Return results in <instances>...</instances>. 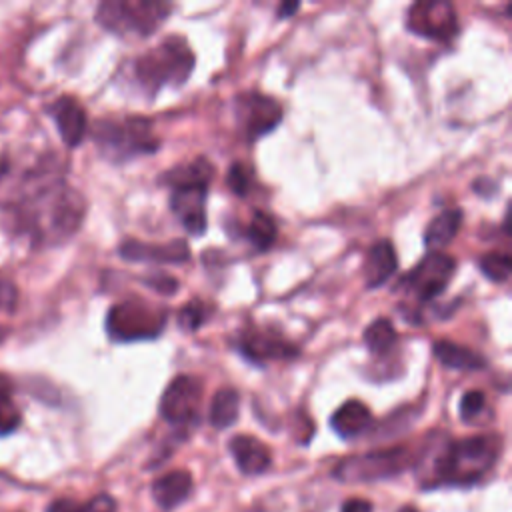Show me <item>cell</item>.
<instances>
[{"instance_id": "cell-1", "label": "cell", "mask_w": 512, "mask_h": 512, "mask_svg": "<svg viewBox=\"0 0 512 512\" xmlns=\"http://www.w3.org/2000/svg\"><path fill=\"white\" fill-rule=\"evenodd\" d=\"M86 214L84 196L62 180H52L28 194L20 206V228L36 246L70 240Z\"/></svg>"}, {"instance_id": "cell-2", "label": "cell", "mask_w": 512, "mask_h": 512, "mask_svg": "<svg viewBox=\"0 0 512 512\" xmlns=\"http://www.w3.org/2000/svg\"><path fill=\"white\" fill-rule=\"evenodd\" d=\"M212 178L214 166L204 156L178 164L162 174V184L170 188L172 214L192 236H202L206 230V198Z\"/></svg>"}, {"instance_id": "cell-3", "label": "cell", "mask_w": 512, "mask_h": 512, "mask_svg": "<svg viewBox=\"0 0 512 512\" xmlns=\"http://www.w3.org/2000/svg\"><path fill=\"white\" fill-rule=\"evenodd\" d=\"M194 70V52L182 36H168L132 62V78L146 96L164 86H182Z\"/></svg>"}, {"instance_id": "cell-4", "label": "cell", "mask_w": 512, "mask_h": 512, "mask_svg": "<svg viewBox=\"0 0 512 512\" xmlns=\"http://www.w3.org/2000/svg\"><path fill=\"white\" fill-rule=\"evenodd\" d=\"M502 442L496 434L468 436L448 442L438 454L434 476L444 484H472L478 482L498 460Z\"/></svg>"}, {"instance_id": "cell-5", "label": "cell", "mask_w": 512, "mask_h": 512, "mask_svg": "<svg viewBox=\"0 0 512 512\" xmlns=\"http://www.w3.org/2000/svg\"><path fill=\"white\" fill-rule=\"evenodd\" d=\"M92 140L100 154L112 162L152 154L160 146V140L152 132L150 120L142 116L100 118L92 128Z\"/></svg>"}, {"instance_id": "cell-6", "label": "cell", "mask_w": 512, "mask_h": 512, "mask_svg": "<svg viewBox=\"0 0 512 512\" xmlns=\"http://www.w3.org/2000/svg\"><path fill=\"white\" fill-rule=\"evenodd\" d=\"M170 12V2L104 0L96 8V22L116 36L146 38L164 24Z\"/></svg>"}, {"instance_id": "cell-7", "label": "cell", "mask_w": 512, "mask_h": 512, "mask_svg": "<svg viewBox=\"0 0 512 512\" xmlns=\"http://www.w3.org/2000/svg\"><path fill=\"white\" fill-rule=\"evenodd\" d=\"M166 310L138 296L116 302L106 314V332L116 342L154 340L166 326Z\"/></svg>"}, {"instance_id": "cell-8", "label": "cell", "mask_w": 512, "mask_h": 512, "mask_svg": "<svg viewBox=\"0 0 512 512\" xmlns=\"http://www.w3.org/2000/svg\"><path fill=\"white\" fill-rule=\"evenodd\" d=\"M410 464V452L402 446L380 448L366 454L348 456L334 468V478L342 482L380 480L402 472Z\"/></svg>"}, {"instance_id": "cell-9", "label": "cell", "mask_w": 512, "mask_h": 512, "mask_svg": "<svg viewBox=\"0 0 512 512\" xmlns=\"http://www.w3.org/2000/svg\"><path fill=\"white\" fill-rule=\"evenodd\" d=\"M454 272L456 260L450 254L432 250L426 256H422L416 262V266L410 268V272L398 282L396 288L408 292L418 302H428L444 292Z\"/></svg>"}, {"instance_id": "cell-10", "label": "cell", "mask_w": 512, "mask_h": 512, "mask_svg": "<svg viewBox=\"0 0 512 512\" xmlns=\"http://www.w3.org/2000/svg\"><path fill=\"white\" fill-rule=\"evenodd\" d=\"M406 26L418 36L436 42H448L458 34V16L446 0L414 2L406 14Z\"/></svg>"}, {"instance_id": "cell-11", "label": "cell", "mask_w": 512, "mask_h": 512, "mask_svg": "<svg viewBox=\"0 0 512 512\" xmlns=\"http://www.w3.org/2000/svg\"><path fill=\"white\" fill-rule=\"evenodd\" d=\"M238 352L252 364L264 366L276 360H292L300 354L298 346L268 326H248L236 336Z\"/></svg>"}, {"instance_id": "cell-12", "label": "cell", "mask_w": 512, "mask_h": 512, "mask_svg": "<svg viewBox=\"0 0 512 512\" xmlns=\"http://www.w3.org/2000/svg\"><path fill=\"white\" fill-rule=\"evenodd\" d=\"M236 118L244 138L254 142L272 132L282 122V106L276 98L260 92L238 94Z\"/></svg>"}, {"instance_id": "cell-13", "label": "cell", "mask_w": 512, "mask_h": 512, "mask_svg": "<svg viewBox=\"0 0 512 512\" xmlns=\"http://www.w3.org/2000/svg\"><path fill=\"white\" fill-rule=\"evenodd\" d=\"M202 400V382L190 374H180L170 380L162 392L158 410L170 424H190L198 416Z\"/></svg>"}, {"instance_id": "cell-14", "label": "cell", "mask_w": 512, "mask_h": 512, "mask_svg": "<svg viewBox=\"0 0 512 512\" xmlns=\"http://www.w3.org/2000/svg\"><path fill=\"white\" fill-rule=\"evenodd\" d=\"M48 114L54 118L60 138L66 146L76 148L84 140L88 132V118L82 104L74 96L64 94L58 100H54L48 106Z\"/></svg>"}, {"instance_id": "cell-15", "label": "cell", "mask_w": 512, "mask_h": 512, "mask_svg": "<svg viewBox=\"0 0 512 512\" xmlns=\"http://www.w3.org/2000/svg\"><path fill=\"white\" fill-rule=\"evenodd\" d=\"M120 254L132 262H156V264H182L188 262L190 250L184 240H170L166 244H148L138 240H124Z\"/></svg>"}, {"instance_id": "cell-16", "label": "cell", "mask_w": 512, "mask_h": 512, "mask_svg": "<svg viewBox=\"0 0 512 512\" xmlns=\"http://www.w3.org/2000/svg\"><path fill=\"white\" fill-rule=\"evenodd\" d=\"M398 270V256L390 240H378L374 242L364 258V284L368 290H374L388 282L394 272Z\"/></svg>"}, {"instance_id": "cell-17", "label": "cell", "mask_w": 512, "mask_h": 512, "mask_svg": "<svg viewBox=\"0 0 512 512\" xmlns=\"http://www.w3.org/2000/svg\"><path fill=\"white\" fill-rule=\"evenodd\" d=\"M228 448H230V454L234 456L236 466L244 474H262L272 462V454L268 446L250 434L234 436Z\"/></svg>"}, {"instance_id": "cell-18", "label": "cell", "mask_w": 512, "mask_h": 512, "mask_svg": "<svg viewBox=\"0 0 512 512\" xmlns=\"http://www.w3.org/2000/svg\"><path fill=\"white\" fill-rule=\"evenodd\" d=\"M192 476L186 470H170L152 482V498L164 510H172L188 498Z\"/></svg>"}, {"instance_id": "cell-19", "label": "cell", "mask_w": 512, "mask_h": 512, "mask_svg": "<svg viewBox=\"0 0 512 512\" xmlns=\"http://www.w3.org/2000/svg\"><path fill=\"white\" fill-rule=\"evenodd\" d=\"M370 424L372 414L368 406L360 400H346L336 408V412L330 418V426L340 438H354L368 430Z\"/></svg>"}, {"instance_id": "cell-20", "label": "cell", "mask_w": 512, "mask_h": 512, "mask_svg": "<svg viewBox=\"0 0 512 512\" xmlns=\"http://www.w3.org/2000/svg\"><path fill=\"white\" fill-rule=\"evenodd\" d=\"M432 352L438 358V362L450 370L476 372L486 368V358L482 354L452 340H436L432 346Z\"/></svg>"}, {"instance_id": "cell-21", "label": "cell", "mask_w": 512, "mask_h": 512, "mask_svg": "<svg viewBox=\"0 0 512 512\" xmlns=\"http://www.w3.org/2000/svg\"><path fill=\"white\" fill-rule=\"evenodd\" d=\"M462 224V212L458 208H446L434 216L424 232V244L428 248H442L458 234Z\"/></svg>"}, {"instance_id": "cell-22", "label": "cell", "mask_w": 512, "mask_h": 512, "mask_svg": "<svg viewBox=\"0 0 512 512\" xmlns=\"http://www.w3.org/2000/svg\"><path fill=\"white\" fill-rule=\"evenodd\" d=\"M238 412H240V394L236 392V388L224 386L216 390L208 410L210 424L214 428H228L238 420Z\"/></svg>"}, {"instance_id": "cell-23", "label": "cell", "mask_w": 512, "mask_h": 512, "mask_svg": "<svg viewBox=\"0 0 512 512\" xmlns=\"http://www.w3.org/2000/svg\"><path fill=\"white\" fill-rule=\"evenodd\" d=\"M364 344L372 356L384 358L388 356L398 344V332L388 318H376L364 330Z\"/></svg>"}, {"instance_id": "cell-24", "label": "cell", "mask_w": 512, "mask_h": 512, "mask_svg": "<svg viewBox=\"0 0 512 512\" xmlns=\"http://www.w3.org/2000/svg\"><path fill=\"white\" fill-rule=\"evenodd\" d=\"M244 236L246 240L252 244L254 250L258 252H266L274 246L276 236H278V226L274 222V218L264 212V210H256L250 218V222L244 228Z\"/></svg>"}, {"instance_id": "cell-25", "label": "cell", "mask_w": 512, "mask_h": 512, "mask_svg": "<svg viewBox=\"0 0 512 512\" xmlns=\"http://www.w3.org/2000/svg\"><path fill=\"white\" fill-rule=\"evenodd\" d=\"M20 424V410L12 398V384L0 374V436L14 432Z\"/></svg>"}, {"instance_id": "cell-26", "label": "cell", "mask_w": 512, "mask_h": 512, "mask_svg": "<svg viewBox=\"0 0 512 512\" xmlns=\"http://www.w3.org/2000/svg\"><path fill=\"white\" fill-rule=\"evenodd\" d=\"M478 268L482 274L492 282H504L510 276L512 270V256L506 250H494L486 252L478 258Z\"/></svg>"}, {"instance_id": "cell-27", "label": "cell", "mask_w": 512, "mask_h": 512, "mask_svg": "<svg viewBox=\"0 0 512 512\" xmlns=\"http://www.w3.org/2000/svg\"><path fill=\"white\" fill-rule=\"evenodd\" d=\"M48 512H116V500L108 494H98L84 504H76L72 500H56Z\"/></svg>"}, {"instance_id": "cell-28", "label": "cell", "mask_w": 512, "mask_h": 512, "mask_svg": "<svg viewBox=\"0 0 512 512\" xmlns=\"http://www.w3.org/2000/svg\"><path fill=\"white\" fill-rule=\"evenodd\" d=\"M210 312H212V306L206 304L204 300L200 298H194L190 302H186L180 312H178V324L188 330V332H194L198 330L208 318H210Z\"/></svg>"}, {"instance_id": "cell-29", "label": "cell", "mask_w": 512, "mask_h": 512, "mask_svg": "<svg viewBox=\"0 0 512 512\" xmlns=\"http://www.w3.org/2000/svg\"><path fill=\"white\" fill-rule=\"evenodd\" d=\"M252 180H254V168L246 162H234L226 176V184L236 196H246L252 188Z\"/></svg>"}, {"instance_id": "cell-30", "label": "cell", "mask_w": 512, "mask_h": 512, "mask_svg": "<svg viewBox=\"0 0 512 512\" xmlns=\"http://www.w3.org/2000/svg\"><path fill=\"white\" fill-rule=\"evenodd\" d=\"M484 408H486V396L482 390H468L460 400V416L466 422L478 418Z\"/></svg>"}, {"instance_id": "cell-31", "label": "cell", "mask_w": 512, "mask_h": 512, "mask_svg": "<svg viewBox=\"0 0 512 512\" xmlns=\"http://www.w3.org/2000/svg\"><path fill=\"white\" fill-rule=\"evenodd\" d=\"M144 282H146L152 290H156V292H160V294H164V296H170V294H174V292L178 290V280L172 278V276H168V274H152V276L146 278Z\"/></svg>"}, {"instance_id": "cell-32", "label": "cell", "mask_w": 512, "mask_h": 512, "mask_svg": "<svg viewBox=\"0 0 512 512\" xmlns=\"http://www.w3.org/2000/svg\"><path fill=\"white\" fill-rule=\"evenodd\" d=\"M18 300V290L16 286L8 280L0 276V312H10L14 310Z\"/></svg>"}, {"instance_id": "cell-33", "label": "cell", "mask_w": 512, "mask_h": 512, "mask_svg": "<svg viewBox=\"0 0 512 512\" xmlns=\"http://www.w3.org/2000/svg\"><path fill=\"white\" fill-rule=\"evenodd\" d=\"M342 512H372V504L364 498H350L344 502Z\"/></svg>"}, {"instance_id": "cell-34", "label": "cell", "mask_w": 512, "mask_h": 512, "mask_svg": "<svg viewBox=\"0 0 512 512\" xmlns=\"http://www.w3.org/2000/svg\"><path fill=\"white\" fill-rule=\"evenodd\" d=\"M298 8H300V4H298V2H282V4L278 6V18L292 16Z\"/></svg>"}, {"instance_id": "cell-35", "label": "cell", "mask_w": 512, "mask_h": 512, "mask_svg": "<svg viewBox=\"0 0 512 512\" xmlns=\"http://www.w3.org/2000/svg\"><path fill=\"white\" fill-rule=\"evenodd\" d=\"M8 168H10V164H8L6 156H2V154H0V176H4V174L8 172Z\"/></svg>"}, {"instance_id": "cell-36", "label": "cell", "mask_w": 512, "mask_h": 512, "mask_svg": "<svg viewBox=\"0 0 512 512\" xmlns=\"http://www.w3.org/2000/svg\"><path fill=\"white\" fill-rule=\"evenodd\" d=\"M400 512H418L416 508H412V506H404Z\"/></svg>"}, {"instance_id": "cell-37", "label": "cell", "mask_w": 512, "mask_h": 512, "mask_svg": "<svg viewBox=\"0 0 512 512\" xmlns=\"http://www.w3.org/2000/svg\"><path fill=\"white\" fill-rule=\"evenodd\" d=\"M4 336H6V330H4V328H2V326H0V342H2V340H4Z\"/></svg>"}]
</instances>
